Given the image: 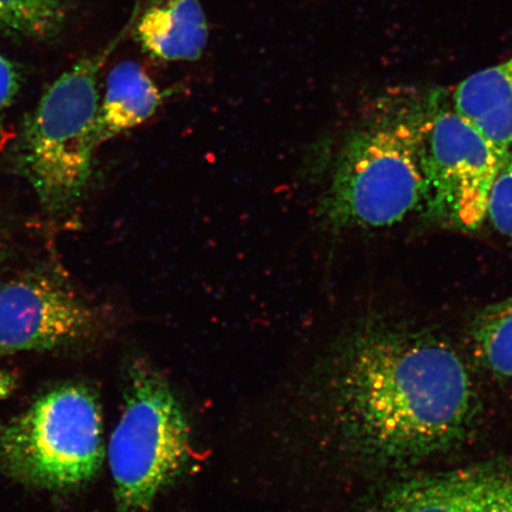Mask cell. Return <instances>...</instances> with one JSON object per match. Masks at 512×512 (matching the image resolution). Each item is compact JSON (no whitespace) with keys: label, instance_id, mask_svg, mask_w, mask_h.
I'll return each mask as SVG.
<instances>
[{"label":"cell","instance_id":"obj_12","mask_svg":"<svg viewBox=\"0 0 512 512\" xmlns=\"http://www.w3.org/2000/svg\"><path fill=\"white\" fill-rule=\"evenodd\" d=\"M63 0H0V34L27 40H55L66 28Z\"/></svg>","mask_w":512,"mask_h":512},{"label":"cell","instance_id":"obj_14","mask_svg":"<svg viewBox=\"0 0 512 512\" xmlns=\"http://www.w3.org/2000/svg\"><path fill=\"white\" fill-rule=\"evenodd\" d=\"M22 87V75L16 64L0 55V120L14 104Z\"/></svg>","mask_w":512,"mask_h":512},{"label":"cell","instance_id":"obj_9","mask_svg":"<svg viewBox=\"0 0 512 512\" xmlns=\"http://www.w3.org/2000/svg\"><path fill=\"white\" fill-rule=\"evenodd\" d=\"M450 98L456 111L502 156L512 150V56L470 75Z\"/></svg>","mask_w":512,"mask_h":512},{"label":"cell","instance_id":"obj_13","mask_svg":"<svg viewBox=\"0 0 512 512\" xmlns=\"http://www.w3.org/2000/svg\"><path fill=\"white\" fill-rule=\"evenodd\" d=\"M486 221L512 240V150L505 152L490 191Z\"/></svg>","mask_w":512,"mask_h":512},{"label":"cell","instance_id":"obj_1","mask_svg":"<svg viewBox=\"0 0 512 512\" xmlns=\"http://www.w3.org/2000/svg\"><path fill=\"white\" fill-rule=\"evenodd\" d=\"M326 405L342 444L379 465H411L451 450L477 413L470 371L450 344L371 322L337 349Z\"/></svg>","mask_w":512,"mask_h":512},{"label":"cell","instance_id":"obj_7","mask_svg":"<svg viewBox=\"0 0 512 512\" xmlns=\"http://www.w3.org/2000/svg\"><path fill=\"white\" fill-rule=\"evenodd\" d=\"M99 319L62 281L31 273L0 285V355L79 347Z\"/></svg>","mask_w":512,"mask_h":512},{"label":"cell","instance_id":"obj_8","mask_svg":"<svg viewBox=\"0 0 512 512\" xmlns=\"http://www.w3.org/2000/svg\"><path fill=\"white\" fill-rule=\"evenodd\" d=\"M131 31L145 54L163 62L200 60L209 40L201 0H146Z\"/></svg>","mask_w":512,"mask_h":512},{"label":"cell","instance_id":"obj_10","mask_svg":"<svg viewBox=\"0 0 512 512\" xmlns=\"http://www.w3.org/2000/svg\"><path fill=\"white\" fill-rule=\"evenodd\" d=\"M165 96L139 63H118L107 75L95 123L96 144L100 146L146 123L162 106Z\"/></svg>","mask_w":512,"mask_h":512},{"label":"cell","instance_id":"obj_5","mask_svg":"<svg viewBox=\"0 0 512 512\" xmlns=\"http://www.w3.org/2000/svg\"><path fill=\"white\" fill-rule=\"evenodd\" d=\"M124 399L108 444L115 510L146 512L188 463V419L170 384L142 360L128 364Z\"/></svg>","mask_w":512,"mask_h":512},{"label":"cell","instance_id":"obj_11","mask_svg":"<svg viewBox=\"0 0 512 512\" xmlns=\"http://www.w3.org/2000/svg\"><path fill=\"white\" fill-rule=\"evenodd\" d=\"M471 339L483 367L512 388V294L479 313Z\"/></svg>","mask_w":512,"mask_h":512},{"label":"cell","instance_id":"obj_2","mask_svg":"<svg viewBox=\"0 0 512 512\" xmlns=\"http://www.w3.org/2000/svg\"><path fill=\"white\" fill-rule=\"evenodd\" d=\"M345 140L319 216L332 229L395 226L424 211L419 94H398Z\"/></svg>","mask_w":512,"mask_h":512},{"label":"cell","instance_id":"obj_15","mask_svg":"<svg viewBox=\"0 0 512 512\" xmlns=\"http://www.w3.org/2000/svg\"><path fill=\"white\" fill-rule=\"evenodd\" d=\"M11 388V380L8 375L0 373V396L8 394Z\"/></svg>","mask_w":512,"mask_h":512},{"label":"cell","instance_id":"obj_6","mask_svg":"<svg viewBox=\"0 0 512 512\" xmlns=\"http://www.w3.org/2000/svg\"><path fill=\"white\" fill-rule=\"evenodd\" d=\"M419 136L424 213L465 232L482 227L501 153L440 91L419 94Z\"/></svg>","mask_w":512,"mask_h":512},{"label":"cell","instance_id":"obj_16","mask_svg":"<svg viewBox=\"0 0 512 512\" xmlns=\"http://www.w3.org/2000/svg\"><path fill=\"white\" fill-rule=\"evenodd\" d=\"M4 258V245L2 238H0V261H2Z\"/></svg>","mask_w":512,"mask_h":512},{"label":"cell","instance_id":"obj_3","mask_svg":"<svg viewBox=\"0 0 512 512\" xmlns=\"http://www.w3.org/2000/svg\"><path fill=\"white\" fill-rule=\"evenodd\" d=\"M134 16L136 8L107 46L83 57L51 83L25 120L16 151L19 172L50 214L66 213L85 194L99 147L95 140L99 76L131 30Z\"/></svg>","mask_w":512,"mask_h":512},{"label":"cell","instance_id":"obj_4","mask_svg":"<svg viewBox=\"0 0 512 512\" xmlns=\"http://www.w3.org/2000/svg\"><path fill=\"white\" fill-rule=\"evenodd\" d=\"M102 434L100 406L91 390L63 384L0 425V470L32 488L74 490L98 475Z\"/></svg>","mask_w":512,"mask_h":512}]
</instances>
